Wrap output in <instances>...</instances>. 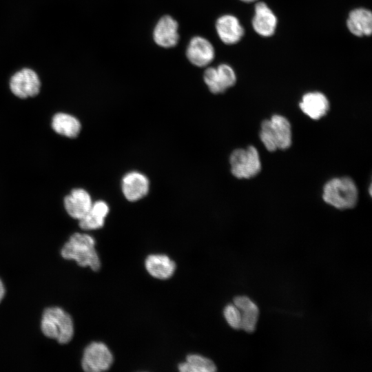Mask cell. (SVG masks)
Instances as JSON below:
<instances>
[{
  "instance_id": "15",
  "label": "cell",
  "mask_w": 372,
  "mask_h": 372,
  "mask_svg": "<svg viewBox=\"0 0 372 372\" xmlns=\"http://www.w3.org/2000/svg\"><path fill=\"white\" fill-rule=\"evenodd\" d=\"M300 107L309 117L318 120L327 114L329 109V102L322 92H308L302 96Z\"/></svg>"
},
{
  "instance_id": "7",
  "label": "cell",
  "mask_w": 372,
  "mask_h": 372,
  "mask_svg": "<svg viewBox=\"0 0 372 372\" xmlns=\"http://www.w3.org/2000/svg\"><path fill=\"white\" fill-rule=\"evenodd\" d=\"M203 79L209 91L220 94L232 87L236 81L233 68L227 64H220L217 68H208L205 70Z\"/></svg>"
},
{
  "instance_id": "23",
  "label": "cell",
  "mask_w": 372,
  "mask_h": 372,
  "mask_svg": "<svg viewBox=\"0 0 372 372\" xmlns=\"http://www.w3.org/2000/svg\"><path fill=\"white\" fill-rule=\"evenodd\" d=\"M4 295H5V287L2 281L0 280V302L2 300Z\"/></svg>"
},
{
  "instance_id": "18",
  "label": "cell",
  "mask_w": 372,
  "mask_h": 372,
  "mask_svg": "<svg viewBox=\"0 0 372 372\" xmlns=\"http://www.w3.org/2000/svg\"><path fill=\"white\" fill-rule=\"evenodd\" d=\"M145 268L153 277L167 279L174 273L175 262L164 254H152L145 260Z\"/></svg>"
},
{
  "instance_id": "13",
  "label": "cell",
  "mask_w": 372,
  "mask_h": 372,
  "mask_svg": "<svg viewBox=\"0 0 372 372\" xmlns=\"http://www.w3.org/2000/svg\"><path fill=\"white\" fill-rule=\"evenodd\" d=\"M216 30L220 40L227 45L240 41L245 32L239 20L231 14L220 17L216 23Z\"/></svg>"
},
{
  "instance_id": "2",
  "label": "cell",
  "mask_w": 372,
  "mask_h": 372,
  "mask_svg": "<svg viewBox=\"0 0 372 372\" xmlns=\"http://www.w3.org/2000/svg\"><path fill=\"white\" fill-rule=\"evenodd\" d=\"M259 136L268 151L286 149L292 141L291 124L285 116L274 114L262 122Z\"/></svg>"
},
{
  "instance_id": "24",
  "label": "cell",
  "mask_w": 372,
  "mask_h": 372,
  "mask_svg": "<svg viewBox=\"0 0 372 372\" xmlns=\"http://www.w3.org/2000/svg\"><path fill=\"white\" fill-rule=\"evenodd\" d=\"M240 1L243 2H246V3H250V2L255 1L256 0H240Z\"/></svg>"
},
{
  "instance_id": "9",
  "label": "cell",
  "mask_w": 372,
  "mask_h": 372,
  "mask_svg": "<svg viewBox=\"0 0 372 372\" xmlns=\"http://www.w3.org/2000/svg\"><path fill=\"white\" fill-rule=\"evenodd\" d=\"M186 56L191 63L197 67H205L214 59L215 51L212 44L200 36L193 37L187 48Z\"/></svg>"
},
{
  "instance_id": "16",
  "label": "cell",
  "mask_w": 372,
  "mask_h": 372,
  "mask_svg": "<svg viewBox=\"0 0 372 372\" xmlns=\"http://www.w3.org/2000/svg\"><path fill=\"white\" fill-rule=\"evenodd\" d=\"M234 304L240 312V329L248 333L254 332L259 316V309L257 304L246 296H236L234 299Z\"/></svg>"
},
{
  "instance_id": "14",
  "label": "cell",
  "mask_w": 372,
  "mask_h": 372,
  "mask_svg": "<svg viewBox=\"0 0 372 372\" xmlns=\"http://www.w3.org/2000/svg\"><path fill=\"white\" fill-rule=\"evenodd\" d=\"M92 201L89 193L81 188L72 190L64 199V206L68 214L73 218L80 220L90 210Z\"/></svg>"
},
{
  "instance_id": "6",
  "label": "cell",
  "mask_w": 372,
  "mask_h": 372,
  "mask_svg": "<svg viewBox=\"0 0 372 372\" xmlns=\"http://www.w3.org/2000/svg\"><path fill=\"white\" fill-rule=\"evenodd\" d=\"M113 362V355L103 343L94 342L85 349L81 366L87 372H101L107 370Z\"/></svg>"
},
{
  "instance_id": "22",
  "label": "cell",
  "mask_w": 372,
  "mask_h": 372,
  "mask_svg": "<svg viewBox=\"0 0 372 372\" xmlns=\"http://www.w3.org/2000/svg\"><path fill=\"white\" fill-rule=\"evenodd\" d=\"M224 317L228 324L234 329L241 328V316L238 308L233 303L225 306L223 311Z\"/></svg>"
},
{
  "instance_id": "11",
  "label": "cell",
  "mask_w": 372,
  "mask_h": 372,
  "mask_svg": "<svg viewBox=\"0 0 372 372\" xmlns=\"http://www.w3.org/2000/svg\"><path fill=\"white\" fill-rule=\"evenodd\" d=\"M154 42L159 46L169 48L178 42V24L171 16L162 17L156 24L153 31Z\"/></svg>"
},
{
  "instance_id": "1",
  "label": "cell",
  "mask_w": 372,
  "mask_h": 372,
  "mask_svg": "<svg viewBox=\"0 0 372 372\" xmlns=\"http://www.w3.org/2000/svg\"><path fill=\"white\" fill-rule=\"evenodd\" d=\"M61 254L67 260H74L81 267H89L98 271L101 262L95 249V240L90 235L75 233L63 245Z\"/></svg>"
},
{
  "instance_id": "10",
  "label": "cell",
  "mask_w": 372,
  "mask_h": 372,
  "mask_svg": "<svg viewBox=\"0 0 372 372\" xmlns=\"http://www.w3.org/2000/svg\"><path fill=\"white\" fill-rule=\"evenodd\" d=\"M121 189L127 200L137 201L147 194L149 182L143 174L136 171L130 172L122 178Z\"/></svg>"
},
{
  "instance_id": "12",
  "label": "cell",
  "mask_w": 372,
  "mask_h": 372,
  "mask_svg": "<svg viewBox=\"0 0 372 372\" xmlns=\"http://www.w3.org/2000/svg\"><path fill=\"white\" fill-rule=\"evenodd\" d=\"M277 17L265 2H258L254 8L252 26L254 31L262 37H270L276 31Z\"/></svg>"
},
{
  "instance_id": "3",
  "label": "cell",
  "mask_w": 372,
  "mask_h": 372,
  "mask_svg": "<svg viewBox=\"0 0 372 372\" xmlns=\"http://www.w3.org/2000/svg\"><path fill=\"white\" fill-rule=\"evenodd\" d=\"M41 328L46 337L55 339L60 344L69 342L74 335V324L71 316L57 307L45 309Z\"/></svg>"
},
{
  "instance_id": "4",
  "label": "cell",
  "mask_w": 372,
  "mask_h": 372,
  "mask_svg": "<svg viewBox=\"0 0 372 372\" xmlns=\"http://www.w3.org/2000/svg\"><path fill=\"white\" fill-rule=\"evenodd\" d=\"M322 198L324 202L337 209H351L358 202V188L349 177L334 178L324 185Z\"/></svg>"
},
{
  "instance_id": "17",
  "label": "cell",
  "mask_w": 372,
  "mask_h": 372,
  "mask_svg": "<svg viewBox=\"0 0 372 372\" xmlns=\"http://www.w3.org/2000/svg\"><path fill=\"white\" fill-rule=\"evenodd\" d=\"M349 30L355 36H370L372 32V14L367 9L353 10L347 20Z\"/></svg>"
},
{
  "instance_id": "19",
  "label": "cell",
  "mask_w": 372,
  "mask_h": 372,
  "mask_svg": "<svg viewBox=\"0 0 372 372\" xmlns=\"http://www.w3.org/2000/svg\"><path fill=\"white\" fill-rule=\"evenodd\" d=\"M109 212L108 205L103 200L92 203L88 212L79 220V227L84 230L101 228Z\"/></svg>"
},
{
  "instance_id": "21",
  "label": "cell",
  "mask_w": 372,
  "mask_h": 372,
  "mask_svg": "<svg viewBox=\"0 0 372 372\" xmlns=\"http://www.w3.org/2000/svg\"><path fill=\"white\" fill-rule=\"evenodd\" d=\"M182 372H214L216 371L215 364L209 359L200 355L191 354L186 361L178 365Z\"/></svg>"
},
{
  "instance_id": "8",
  "label": "cell",
  "mask_w": 372,
  "mask_h": 372,
  "mask_svg": "<svg viewBox=\"0 0 372 372\" xmlns=\"http://www.w3.org/2000/svg\"><path fill=\"white\" fill-rule=\"evenodd\" d=\"M41 82L37 74L32 70L24 68L11 77L10 88L17 97L26 99L37 95L40 91Z\"/></svg>"
},
{
  "instance_id": "5",
  "label": "cell",
  "mask_w": 372,
  "mask_h": 372,
  "mask_svg": "<svg viewBox=\"0 0 372 372\" xmlns=\"http://www.w3.org/2000/svg\"><path fill=\"white\" fill-rule=\"evenodd\" d=\"M231 174L237 178H250L261 171L258 150L252 145L246 149H236L229 157Z\"/></svg>"
},
{
  "instance_id": "20",
  "label": "cell",
  "mask_w": 372,
  "mask_h": 372,
  "mask_svg": "<svg viewBox=\"0 0 372 372\" xmlns=\"http://www.w3.org/2000/svg\"><path fill=\"white\" fill-rule=\"evenodd\" d=\"M52 127L57 134L75 138L81 131V123L74 116L66 113L56 114L52 121Z\"/></svg>"
}]
</instances>
